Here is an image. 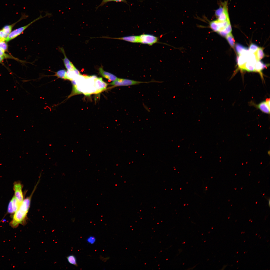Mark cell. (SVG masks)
Here are the masks:
<instances>
[{
	"label": "cell",
	"mask_w": 270,
	"mask_h": 270,
	"mask_svg": "<svg viewBox=\"0 0 270 270\" xmlns=\"http://www.w3.org/2000/svg\"><path fill=\"white\" fill-rule=\"evenodd\" d=\"M22 184L20 182H16L14 184V196L20 204H21L24 200L22 191Z\"/></svg>",
	"instance_id": "52a82bcc"
},
{
	"label": "cell",
	"mask_w": 270,
	"mask_h": 270,
	"mask_svg": "<svg viewBox=\"0 0 270 270\" xmlns=\"http://www.w3.org/2000/svg\"><path fill=\"white\" fill-rule=\"evenodd\" d=\"M257 61L254 54L250 52L248 60L244 65L242 70L248 72H254L255 66Z\"/></svg>",
	"instance_id": "8992f818"
},
{
	"label": "cell",
	"mask_w": 270,
	"mask_h": 270,
	"mask_svg": "<svg viewBox=\"0 0 270 270\" xmlns=\"http://www.w3.org/2000/svg\"><path fill=\"white\" fill-rule=\"evenodd\" d=\"M108 38L123 40L132 43H139V36H131L118 38Z\"/></svg>",
	"instance_id": "5bb4252c"
},
{
	"label": "cell",
	"mask_w": 270,
	"mask_h": 270,
	"mask_svg": "<svg viewBox=\"0 0 270 270\" xmlns=\"http://www.w3.org/2000/svg\"><path fill=\"white\" fill-rule=\"evenodd\" d=\"M4 57L0 56V62H2L4 59Z\"/></svg>",
	"instance_id": "4dcf8cb0"
},
{
	"label": "cell",
	"mask_w": 270,
	"mask_h": 270,
	"mask_svg": "<svg viewBox=\"0 0 270 270\" xmlns=\"http://www.w3.org/2000/svg\"><path fill=\"white\" fill-rule=\"evenodd\" d=\"M161 82L154 80L149 82H142L118 78L116 79L111 82L110 84L115 86H129L138 85L142 83H148L152 82L160 83Z\"/></svg>",
	"instance_id": "3957f363"
},
{
	"label": "cell",
	"mask_w": 270,
	"mask_h": 270,
	"mask_svg": "<svg viewBox=\"0 0 270 270\" xmlns=\"http://www.w3.org/2000/svg\"><path fill=\"white\" fill-rule=\"evenodd\" d=\"M50 14L48 13H46V15L44 16H42V15L40 14L38 17L34 20L32 21L26 25L18 28L11 32L8 35V37L6 39L5 41L6 42H8L15 38L21 34L25 29L33 23L40 19L46 17L48 16H50Z\"/></svg>",
	"instance_id": "277c9868"
},
{
	"label": "cell",
	"mask_w": 270,
	"mask_h": 270,
	"mask_svg": "<svg viewBox=\"0 0 270 270\" xmlns=\"http://www.w3.org/2000/svg\"><path fill=\"white\" fill-rule=\"evenodd\" d=\"M158 40V38L150 34H143L139 36V43L143 44L152 46Z\"/></svg>",
	"instance_id": "5b68a950"
},
{
	"label": "cell",
	"mask_w": 270,
	"mask_h": 270,
	"mask_svg": "<svg viewBox=\"0 0 270 270\" xmlns=\"http://www.w3.org/2000/svg\"><path fill=\"white\" fill-rule=\"evenodd\" d=\"M217 19L210 22L209 25L210 28L215 32L221 31L230 24V18L217 17Z\"/></svg>",
	"instance_id": "7a4b0ae2"
},
{
	"label": "cell",
	"mask_w": 270,
	"mask_h": 270,
	"mask_svg": "<svg viewBox=\"0 0 270 270\" xmlns=\"http://www.w3.org/2000/svg\"><path fill=\"white\" fill-rule=\"evenodd\" d=\"M8 48V45L6 42H4V40L0 39V48L4 52L7 50Z\"/></svg>",
	"instance_id": "603a6c76"
},
{
	"label": "cell",
	"mask_w": 270,
	"mask_h": 270,
	"mask_svg": "<svg viewBox=\"0 0 270 270\" xmlns=\"http://www.w3.org/2000/svg\"><path fill=\"white\" fill-rule=\"evenodd\" d=\"M114 1L116 2H123L127 3L126 0H114Z\"/></svg>",
	"instance_id": "f1b7e54d"
},
{
	"label": "cell",
	"mask_w": 270,
	"mask_h": 270,
	"mask_svg": "<svg viewBox=\"0 0 270 270\" xmlns=\"http://www.w3.org/2000/svg\"><path fill=\"white\" fill-rule=\"evenodd\" d=\"M99 70L100 74L102 76L110 81L113 82L118 78L113 74L104 71L102 68H100Z\"/></svg>",
	"instance_id": "7c38bea8"
},
{
	"label": "cell",
	"mask_w": 270,
	"mask_h": 270,
	"mask_svg": "<svg viewBox=\"0 0 270 270\" xmlns=\"http://www.w3.org/2000/svg\"><path fill=\"white\" fill-rule=\"evenodd\" d=\"M68 262L70 264H72L76 266H77V260L75 256L73 255H70L66 257Z\"/></svg>",
	"instance_id": "ffe728a7"
},
{
	"label": "cell",
	"mask_w": 270,
	"mask_h": 270,
	"mask_svg": "<svg viewBox=\"0 0 270 270\" xmlns=\"http://www.w3.org/2000/svg\"><path fill=\"white\" fill-rule=\"evenodd\" d=\"M226 38L230 46L234 48V46L235 40L232 33H230L228 34Z\"/></svg>",
	"instance_id": "d6986e66"
},
{
	"label": "cell",
	"mask_w": 270,
	"mask_h": 270,
	"mask_svg": "<svg viewBox=\"0 0 270 270\" xmlns=\"http://www.w3.org/2000/svg\"><path fill=\"white\" fill-rule=\"evenodd\" d=\"M252 104L256 108L259 109L262 112L270 114V107L268 106L265 101L262 102L258 104H256L254 103Z\"/></svg>",
	"instance_id": "4fadbf2b"
},
{
	"label": "cell",
	"mask_w": 270,
	"mask_h": 270,
	"mask_svg": "<svg viewBox=\"0 0 270 270\" xmlns=\"http://www.w3.org/2000/svg\"><path fill=\"white\" fill-rule=\"evenodd\" d=\"M257 60H260L264 58V54L263 49L262 48H259L256 52L254 54Z\"/></svg>",
	"instance_id": "2e32d148"
},
{
	"label": "cell",
	"mask_w": 270,
	"mask_h": 270,
	"mask_svg": "<svg viewBox=\"0 0 270 270\" xmlns=\"http://www.w3.org/2000/svg\"><path fill=\"white\" fill-rule=\"evenodd\" d=\"M114 1V0H102L101 3L96 8L97 9L99 7L103 6L107 3L112 1Z\"/></svg>",
	"instance_id": "4316f807"
},
{
	"label": "cell",
	"mask_w": 270,
	"mask_h": 270,
	"mask_svg": "<svg viewBox=\"0 0 270 270\" xmlns=\"http://www.w3.org/2000/svg\"><path fill=\"white\" fill-rule=\"evenodd\" d=\"M258 48L257 45L252 43L250 44L248 49L250 52L254 54L256 52Z\"/></svg>",
	"instance_id": "7402d4cb"
},
{
	"label": "cell",
	"mask_w": 270,
	"mask_h": 270,
	"mask_svg": "<svg viewBox=\"0 0 270 270\" xmlns=\"http://www.w3.org/2000/svg\"><path fill=\"white\" fill-rule=\"evenodd\" d=\"M235 48L236 51L238 55L241 54L249 50L248 48L238 43L236 45Z\"/></svg>",
	"instance_id": "9a60e30c"
},
{
	"label": "cell",
	"mask_w": 270,
	"mask_h": 270,
	"mask_svg": "<svg viewBox=\"0 0 270 270\" xmlns=\"http://www.w3.org/2000/svg\"><path fill=\"white\" fill-rule=\"evenodd\" d=\"M11 200L14 212L18 209L21 204L18 202L14 196L13 197Z\"/></svg>",
	"instance_id": "44dd1931"
},
{
	"label": "cell",
	"mask_w": 270,
	"mask_h": 270,
	"mask_svg": "<svg viewBox=\"0 0 270 270\" xmlns=\"http://www.w3.org/2000/svg\"><path fill=\"white\" fill-rule=\"evenodd\" d=\"M96 239L95 237L93 236H90L88 237L86 239L87 242L88 244H93L96 242Z\"/></svg>",
	"instance_id": "cb8c5ba5"
},
{
	"label": "cell",
	"mask_w": 270,
	"mask_h": 270,
	"mask_svg": "<svg viewBox=\"0 0 270 270\" xmlns=\"http://www.w3.org/2000/svg\"><path fill=\"white\" fill-rule=\"evenodd\" d=\"M60 49L64 56V58L63 59V60L65 67L68 71H71L74 70L76 68L66 56L64 49L63 48H61Z\"/></svg>",
	"instance_id": "30bf717a"
},
{
	"label": "cell",
	"mask_w": 270,
	"mask_h": 270,
	"mask_svg": "<svg viewBox=\"0 0 270 270\" xmlns=\"http://www.w3.org/2000/svg\"><path fill=\"white\" fill-rule=\"evenodd\" d=\"M232 31V28L230 24L224 29L218 33L222 36L226 37L228 34L231 33Z\"/></svg>",
	"instance_id": "e0dca14e"
},
{
	"label": "cell",
	"mask_w": 270,
	"mask_h": 270,
	"mask_svg": "<svg viewBox=\"0 0 270 270\" xmlns=\"http://www.w3.org/2000/svg\"><path fill=\"white\" fill-rule=\"evenodd\" d=\"M95 82L98 93L106 88L107 84L102 80V78H98L96 77L95 79Z\"/></svg>",
	"instance_id": "9c48e42d"
},
{
	"label": "cell",
	"mask_w": 270,
	"mask_h": 270,
	"mask_svg": "<svg viewBox=\"0 0 270 270\" xmlns=\"http://www.w3.org/2000/svg\"><path fill=\"white\" fill-rule=\"evenodd\" d=\"M8 34H6L2 30H0V38L5 40L8 37Z\"/></svg>",
	"instance_id": "d4e9b609"
},
{
	"label": "cell",
	"mask_w": 270,
	"mask_h": 270,
	"mask_svg": "<svg viewBox=\"0 0 270 270\" xmlns=\"http://www.w3.org/2000/svg\"><path fill=\"white\" fill-rule=\"evenodd\" d=\"M265 101L266 102V104H268V106H269V107H270V98H266V100Z\"/></svg>",
	"instance_id": "f546056e"
},
{
	"label": "cell",
	"mask_w": 270,
	"mask_h": 270,
	"mask_svg": "<svg viewBox=\"0 0 270 270\" xmlns=\"http://www.w3.org/2000/svg\"><path fill=\"white\" fill-rule=\"evenodd\" d=\"M0 39H1V38H0Z\"/></svg>",
	"instance_id": "1f68e13d"
},
{
	"label": "cell",
	"mask_w": 270,
	"mask_h": 270,
	"mask_svg": "<svg viewBox=\"0 0 270 270\" xmlns=\"http://www.w3.org/2000/svg\"><path fill=\"white\" fill-rule=\"evenodd\" d=\"M67 71L64 70H60L55 72L54 76L58 78L66 80Z\"/></svg>",
	"instance_id": "ac0fdd59"
},
{
	"label": "cell",
	"mask_w": 270,
	"mask_h": 270,
	"mask_svg": "<svg viewBox=\"0 0 270 270\" xmlns=\"http://www.w3.org/2000/svg\"><path fill=\"white\" fill-rule=\"evenodd\" d=\"M8 211V212L10 214H12L14 212L11 200L9 204Z\"/></svg>",
	"instance_id": "484cf974"
},
{
	"label": "cell",
	"mask_w": 270,
	"mask_h": 270,
	"mask_svg": "<svg viewBox=\"0 0 270 270\" xmlns=\"http://www.w3.org/2000/svg\"><path fill=\"white\" fill-rule=\"evenodd\" d=\"M268 66V65L264 64L260 60H257L255 65L254 72L259 73L262 79H264L262 71Z\"/></svg>",
	"instance_id": "8fae6325"
},
{
	"label": "cell",
	"mask_w": 270,
	"mask_h": 270,
	"mask_svg": "<svg viewBox=\"0 0 270 270\" xmlns=\"http://www.w3.org/2000/svg\"><path fill=\"white\" fill-rule=\"evenodd\" d=\"M250 52L249 50L240 55L237 58V62L238 68L242 69L244 65L248 60Z\"/></svg>",
	"instance_id": "ba28073f"
},
{
	"label": "cell",
	"mask_w": 270,
	"mask_h": 270,
	"mask_svg": "<svg viewBox=\"0 0 270 270\" xmlns=\"http://www.w3.org/2000/svg\"><path fill=\"white\" fill-rule=\"evenodd\" d=\"M37 185L35 187L30 196L24 200L18 209L14 212L12 220L10 223V226L12 228H16L19 224H24L26 223L32 197Z\"/></svg>",
	"instance_id": "6da1fadb"
},
{
	"label": "cell",
	"mask_w": 270,
	"mask_h": 270,
	"mask_svg": "<svg viewBox=\"0 0 270 270\" xmlns=\"http://www.w3.org/2000/svg\"><path fill=\"white\" fill-rule=\"evenodd\" d=\"M4 51L1 49L0 48V56L4 57H8V55L5 54Z\"/></svg>",
	"instance_id": "83f0119b"
}]
</instances>
